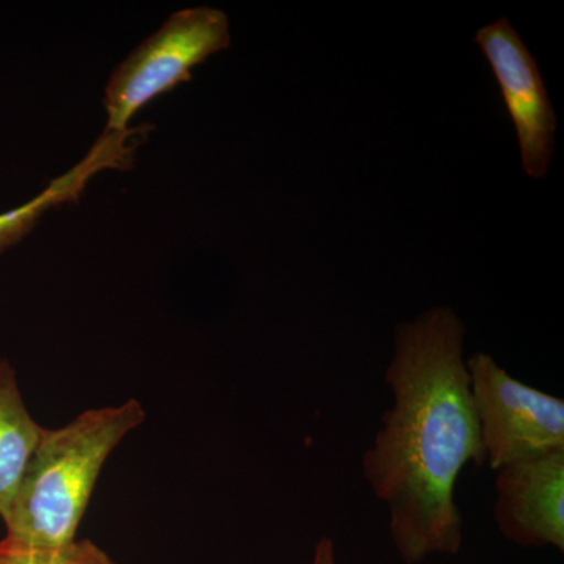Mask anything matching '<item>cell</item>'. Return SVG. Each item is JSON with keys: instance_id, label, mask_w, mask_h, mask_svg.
I'll return each mask as SVG.
<instances>
[{"instance_id": "cell-3", "label": "cell", "mask_w": 564, "mask_h": 564, "mask_svg": "<svg viewBox=\"0 0 564 564\" xmlns=\"http://www.w3.org/2000/svg\"><path fill=\"white\" fill-rule=\"evenodd\" d=\"M229 46L231 32L225 11L195 7L173 13L111 74L104 93V132L129 131V122L141 109L191 82L196 66Z\"/></svg>"}, {"instance_id": "cell-2", "label": "cell", "mask_w": 564, "mask_h": 564, "mask_svg": "<svg viewBox=\"0 0 564 564\" xmlns=\"http://www.w3.org/2000/svg\"><path fill=\"white\" fill-rule=\"evenodd\" d=\"M143 421V406L131 399L85 411L62 429H44L3 519L7 540L32 547L74 543L104 464Z\"/></svg>"}, {"instance_id": "cell-8", "label": "cell", "mask_w": 564, "mask_h": 564, "mask_svg": "<svg viewBox=\"0 0 564 564\" xmlns=\"http://www.w3.org/2000/svg\"><path fill=\"white\" fill-rule=\"evenodd\" d=\"M43 426L25 408L17 372L0 359V518H7L33 452L43 436Z\"/></svg>"}, {"instance_id": "cell-7", "label": "cell", "mask_w": 564, "mask_h": 564, "mask_svg": "<svg viewBox=\"0 0 564 564\" xmlns=\"http://www.w3.org/2000/svg\"><path fill=\"white\" fill-rule=\"evenodd\" d=\"M140 129L122 133L104 132L101 139L93 144L79 165L57 177L47 185L32 202L0 214V252L24 239L35 228L41 215L57 204L77 202L85 185L104 169H129L137 150Z\"/></svg>"}, {"instance_id": "cell-6", "label": "cell", "mask_w": 564, "mask_h": 564, "mask_svg": "<svg viewBox=\"0 0 564 564\" xmlns=\"http://www.w3.org/2000/svg\"><path fill=\"white\" fill-rule=\"evenodd\" d=\"M494 521L522 547L564 551V451L496 470Z\"/></svg>"}, {"instance_id": "cell-1", "label": "cell", "mask_w": 564, "mask_h": 564, "mask_svg": "<svg viewBox=\"0 0 564 564\" xmlns=\"http://www.w3.org/2000/svg\"><path fill=\"white\" fill-rule=\"evenodd\" d=\"M464 333L451 307L399 323L384 375L392 406L362 458L364 477L388 507L389 534L406 564L459 554L464 524L456 485L467 464H485Z\"/></svg>"}, {"instance_id": "cell-4", "label": "cell", "mask_w": 564, "mask_h": 564, "mask_svg": "<svg viewBox=\"0 0 564 564\" xmlns=\"http://www.w3.org/2000/svg\"><path fill=\"white\" fill-rule=\"evenodd\" d=\"M489 469L564 451V400L511 377L488 352L466 359Z\"/></svg>"}, {"instance_id": "cell-10", "label": "cell", "mask_w": 564, "mask_h": 564, "mask_svg": "<svg viewBox=\"0 0 564 564\" xmlns=\"http://www.w3.org/2000/svg\"><path fill=\"white\" fill-rule=\"evenodd\" d=\"M311 564H337L336 547H334L332 538L323 536L317 541Z\"/></svg>"}, {"instance_id": "cell-9", "label": "cell", "mask_w": 564, "mask_h": 564, "mask_svg": "<svg viewBox=\"0 0 564 564\" xmlns=\"http://www.w3.org/2000/svg\"><path fill=\"white\" fill-rule=\"evenodd\" d=\"M0 564H115L90 540H76L62 547H32L0 540Z\"/></svg>"}, {"instance_id": "cell-5", "label": "cell", "mask_w": 564, "mask_h": 564, "mask_svg": "<svg viewBox=\"0 0 564 564\" xmlns=\"http://www.w3.org/2000/svg\"><path fill=\"white\" fill-rule=\"evenodd\" d=\"M475 41L491 65L513 121L522 170L532 180H543L554 158L556 115L536 58L503 18L480 29Z\"/></svg>"}]
</instances>
